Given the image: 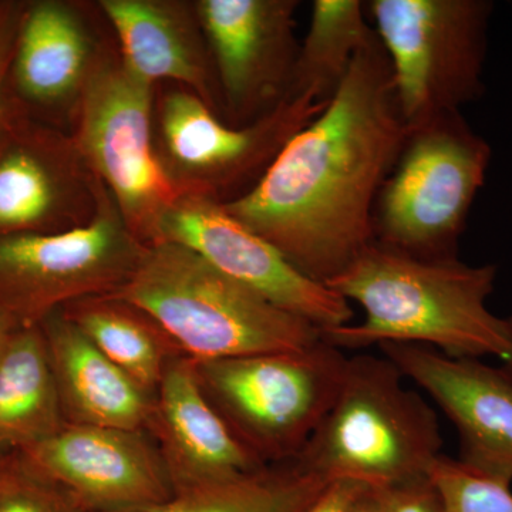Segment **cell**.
Returning a JSON list of instances; mask_svg holds the SVG:
<instances>
[{
  "mask_svg": "<svg viewBox=\"0 0 512 512\" xmlns=\"http://www.w3.org/2000/svg\"><path fill=\"white\" fill-rule=\"evenodd\" d=\"M156 94V86L128 72L114 42L87 83L70 130L127 227L146 245L157 241L165 215L183 197L154 147Z\"/></svg>",
  "mask_w": 512,
  "mask_h": 512,
  "instance_id": "8",
  "label": "cell"
},
{
  "mask_svg": "<svg viewBox=\"0 0 512 512\" xmlns=\"http://www.w3.org/2000/svg\"><path fill=\"white\" fill-rule=\"evenodd\" d=\"M407 137L392 69L375 36L338 92L279 151L228 214L326 285L373 242V211Z\"/></svg>",
  "mask_w": 512,
  "mask_h": 512,
  "instance_id": "1",
  "label": "cell"
},
{
  "mask_svg": "<svg viewBox=\"0 0 512 512\" xmlns=\"http://www.w3.org/2000/svg\"><path fill=\"white\" fill-rule=\"evenodd\" d=\"M97 6L128 72L156 87H183L224 120L214 63L195 2L100 0Z\"/></svg>",
  "mask_w": 512,
  "mask_h": 512,
  "instance_id": "18",
  "label": "cell"
},
{
  "mask_svg": "<svg viewBox=\"0 0 512 512\" xmlns=\"http://www.w3.org/2000/svg\"><path fill=\"white\" fill-rule=\"evenodd\" d=\"M0 512H83L19 453L0 457Z\"/></svg>",
  "mask_w": 512,
  "mask_h": 512,
  "instance_id": "25",
  "label": "cell"
},
{
  "mask_svg": "<svg viewBox=\"0 0 512 512\" xmlns=\"http://www.w3.org/2000/svg\"><path fill=\"white\" fill-rule=\"evenodd\" d=\"M18 453L83 512L127 510L174 494L160 451L144 431L64 423Z\"/></svg>",
  "mask_w": 512,
  "mask_h": 512,
  "instance_id": "14",
  "label": "cell"
},
{
  "mask_svg": "<svg viewBox=\"0 0 512 512\" xmlns=\"http://www.w3.org/2000/svg\"><path fill=\"white\" fill-rule=\"evenodd\" d=\"M40 328L66 423L147 433L153 394L107 359L62 312Z\"/></svg>",
  "mask_w": 512,
  "mask_h": 512,
  "instance_id": "19",
  "label": "cell"
},
{
  "mask_svg": "<svg viewBox=\"0 0 512 512\" xmlns=\"http://www.w3.org/2000/svg\"><path fill=\"white\" fill-rule=\"evenodd\" d=\"M373 512H444L431 478L373 490Z\"/></svg>",
  "mask_w": 512,
  "mask_h": 512,
  "instance_id": "27",
  "label": "cell"
},
{
  "mask_svg": "<svg viewBox=\"0 0 512 512\" xmlns=\"http://www.w3.org/2000/svg\"><path fill=\"white\" fill-rule=\"evenodd\" d=\"M497 266L456 259H420L373 241L326 286L365 311L357 325L322 330L340 350L383 343L439 349L454 359L512 352L507 320L488 309Z\"/></svg>",
  "mask_w": 512,
  "mask_h": 512,
  "instance_id": "2",
  "label": "cell"
},
{
  "mask_svg": "<svg viewBox=\"0 0 512 512\" xmlns=\"http://www.w3.org/2000/svg\"><path fill=\"white\" fill-rule=\"evenodd\" d=\"M375 36L362 0H315L308 33L299 43L288 99L309 96L328 103L357 53Z\"/></svg>",
  "mask_w": 512,
  "mask_h": 512,
  "instance_id": "22",
  "label": "cell"
},
{
  "mask_svg": "<svg viewBox=\"0 0 512 512\" xmlns=\"http://www.w3.org/2000/svg\"><path fill=\"white\" fill-rule=\"evenodd\" d=\"M147 433L156 440L174 493L268 467L229 430L202 390L195 360L187 356L177 357L165 370Z\"/></svg>",
  "mask_w": 512,
  "mask_h": 512,
  "instance_id": "17",
  "label": "cell"
},
{
  "mask_svg": "<svg viewBox=\"0 0 512 512\" xmlns=\"http://www.w3.org/2000/svg\"><path fill=\"white\" fill-rule=\"evenodd\" d=\"M386 359L446 413L460 437V463L511 487L512 372L480 359H454L412 343H383Z\"/></svg>",
  "mask_w": 512,
  "mask_h": 512,
  "instance_id": "15",
  "label": "cell"
},
{
  "mask_svg": "<svg viewBox=\"0 0 512 512\" xmlns=\"http://www.w3.org/2000/svg\"><path fill=\"white\" fill-rule=\"evenodd\" d=\"M121 299L150 313L184 356L227 359L295 352L322 342V329L279 308L174 242L147 245Z\"/></svg>",
  "mask_w": 512,
  "mask_h": 512,
  "instance_id": "3",
  "label": "cell"
},
{
  "mask_svg": "<svg viewBox=\"0 0 512 512\" xmlns=\"http://www.w3.org/2000/svg\"><path fill=\"white\" fill-rule=\"evenodd\" d=\"M493 150L461 111L407 130L373 211V241L420 259H456Z\"/></svg>",
  "mask_w": 512,
  "mask_h": 512,
  "instance_id": "5",
  "label": "cell"
},
{
  "mask_svg": "<svg viewBox=\"0 0 512 512\" xmlns=\"http://www.w3.org/2000/svg\"><path fill=\"white\" fill-rule=\"evenodd\" d=\"M328 484L292 460L224 483L178 491L160 503L114 512H303Z\"/></svg>",
  "mask_w": 512,
  "mask_h": 512,
  "instance_id": "23",
  "label": "cell"
},
{
  "mask_svg": "<svg viewBox=\"0 0 512 512\" xmlns=\"http://www.w3.org/2000/svg\"><path fill=\"white\" fill-rule=\"evenodd\" d=\"M64 423L43 330L19 326L0 349V457L46 439Z\"/></svg>",
  "mask_w": 512,
  "mask_h": 512,
  "instance_id": "20",
  "label": "cell"
},
{
  "mask_svg": "<svg viewBox=\"0 0 512 512\" xmlns=\"http://www.w3.org/2000/svg\"><path fill=\"white\" fill-rule=\"evenodd\" d=\"M491 0H370L407 130L484 96Z\"/></svg>",
  "mask_w": 512,
  "mask_h": 512,
  "instance_id": "7",
  "label": "cell"
},
{
  "mask_svg": "<svg viewBox=\"0 0 512 512\" xmlns=\"http://www.w3.org/2000/svg\"><path fill=\"white\" fill-rule=\"evenodd\" d=\"M507 320L508 330H510V338H511V345H512V315L508 316V318H505ZM504 366L507 367L508 370H511L512 372V352L510 359L505 360Z\"/></svg>",
  "mask_w": 512,
  "mask_h": 512,
  "instance_id": "31",
  "label": "cell"
},
{
  "mask_svg": "<svg viewBox=\"0 0 512 512\" xmlns=\"http://www.w3.org/2000/svg\"><path fill=\"white\" fill-rule=\"evenodd\" d=\"M369 485L355 480L330 481L322 493L303 512H353L372 491Z\"/></svg>",
  "mask_w": 512,
  "mask_h": 512,
  "instance_id": "28",
  "label": "cell"
},
{
  "mask_svg": "<svg viewBox=\"0 0 512 512\" xmlns=\"http://www.w3.org/2000/svg\"><path fill=\"white\" fill-rule=\"evenodd\" d=\"M103 190L70 131L20 116L0 140V238L84 227Z\"/></svg>",
  "mask_w": 512,
  "mask_h": 512,
  "instance_id": "13",
  "label": "cell"
},
{
  "mask_svg": "<svg viewBox=\"0 0 512 512\" xmlns=\"http://www.w3.org/2000/svg\"><path fill=\"white\" fill-rule=\"evenodd\" d=\"M19 323L10 318L8 313L0 311V349L5 345L6 340L12 335L13 330L19 328Z\"/></svg>",
  "mask_w": 512,
  "mask_h": 512,
  "instance_id": "29",
  "label": "cell"
},
{
  "mask_svg": "<svg viewBox=\"0 0 512 512\" xmlns=\"http://www.w3.org/2000/svg\"><path fill=\"white\" fill-rule=\"evenodd\" d=\"M386 357H349L335 402L296 463L323 480L373 490L429 478L443 439L430 404Z\"/></svg>",
  "mask_w": 512,
  "mask_h": 512,
  "instance_id": "4",
  "label": "cell"
},
{
  "mask_svg": "<svg viewBox=\"0 0 512 512\" xmlns=\"http://www.w3.org/2000/svg\"><path fill=\"white\" fill-rule=\"evenodd\" d=\"M99 12L97 3H26L10 67L20 100L66 114L72 126L87 83L114 43L100 33Z\"/></svg>",
  "mask_w": 512,
  "mask_h": 512,
  "instance_id": "16",
  "label": "cell"
},
{
  "mask_svg": "<svg viewBox=\"0 0 512 512\" xmlns=\"http://www.w3.org/2000/svg\"><path fill=\"white\" fill-rule=\"evenodd\" d=\"M299 0H195L229 126L255 123L288 99L298 59Z\"/></svg>",
  "mask_w": 512,
  "mask_h": 512,
  "instance_id": "11",
  "label": "cell"
},
{
  "mask_svg": "<svg viewBox=\"0 0 512 512\" xmlns=\"http://www.w3.org/2000/svg\"><path fill=\"white\" fill-rule=\"evenodd\" d=\"M353 512H373V490L360 501Z\"/></svg>",
  "mask_w": 512,
  "mask_h": 512,
  "instance_id": "30",
  "label": "cell"
},
{
  "mask_svg": "<svg viewBox=\"0 0 512 512\" xmlns=\"http://www.w3.org/2000/svg\"><path fill=\"white\" fill-rule=\"evenodd\" d=\"M146 248L104 187L96 217L84 227L0 238V311L20 326H39L69 303L113 295Z\"/></svg>",
  "mask_w": 512,
  "mask_h": 512,
  "instance_id": "10",
  "label": "cell"
},
{
  "mask_svg": "<svg viewBox=\"0 0 512 512\" xmlns=\"http://www.w3.org/2000/svg\"><path fill=\"white\" fill-rule=\"evenodd\" d=\"M25 2H0V140L22 116L16 101L10 97V67Z\"/></svg>",
  "mask_w": 512,
  "mask_h": 512,
  "instance_id": "26",
  "label": "cell"
},
{
  "mask_svg": "<svg viewBox=\"0 0 512 512\" xmlns=\"http://www.w3.org/2000/svg\"><path fill=\"white\" fill-rule=\"evenodd\" d=\"M326 104L293 97L255 123L234 127L194 93L167 84L156 94L154 147L181 194L234 201L254 188L279 151Z\"/></svg>",
  "mask_w": 512,
  "mask_h": 512,
  "instance_id": "9",
  "label": "cell"
},
{
  "mask_svg": "<svg viewBox=\"0 0 512 512\" xmlns=\"http://www.w3.org/2000/svg\"><path fill=\"white\" fill-rule=\"evenodd\" d=\"M157 242L191 249L225 275L322 330L349 325L353 319L352 306L343 296L301 274L278 249L235 220L214 198H178L161 222Z\"/></svg>",
  "mask_w": 512,
  "mask_h": 512,
  "instance_id": "12",
  "label": "cell"
},
{
  "mask_svg": "<svg viewBox=\"0 0 512 512\" xmlns=\"http://www.w3.org/2000/svg\"><path fill=\"white\" fill-rule=\"evenodd\" d=\"M349 357L325 339L295 352L195 360L205 396L262 464L295 460L335 402Z\"/></svg>",
  "mask_w": 512,
  "mask_h": 512,
  "instance_id": "6",
  "label": "cell"
},
{
  "mask_svg": "<svg viewBox=\"0 0 512 512\" xmlns=\"http://www.w3.org/2000/svg\"><path fill=\"white\" fill-rule=\"evenodd\" d=\"M60 312L153 396L167 367L184 356L150 313L119 296H90L69 303Z\"/></svg>",
  "mask_w": 512,
  "mask_h": 512,
  "instance_id": "21",
  "label": "cell"
},
{
  "mask_svg": "<svg viewBox=\"0 0 512 512\" xmlns=\"http://www.w3.org/2000/svg\"><path fill=\"white\" fill-rule=\"evenodd\" d=\"M430 478L439 490L444 512H512L511 487L478 476L458 460L441 456Z\"/></svg>",
  "mask_w": 512,
  "mask_h": 512,
  "instance_id": "24",
  "label": "cell"
}]
</instances>
